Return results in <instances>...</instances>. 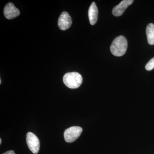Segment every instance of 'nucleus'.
Here are the masks:
<instances>
[{"label": "nucleus", "instance_id": "f257e3e1", "mask_svg": "<svg viewBox=\"0 0 154 154\" xmlns=\"http://www.w3.org/2000/svg\"><path fill=\"white\" fill-rule=\"evenodd\" d=\"M127 46L126 38L124 36H119L113 40L110 46V51L115 56H122L126 52Z\"/></svg>", "mask_w": 154, "mask_h": 154}, {"label": "nucleus", "instance_id": "f03ea898", "mask_svg": "<svg viewBox=\"0 0 154 154\" xmlns=\"http://www.w3.org/2000/svg\"><path fill=\"white\" fill-rule=\"evenodd\" d=\"M82 76L77 72L65 74L63 77V82L68 88L71 89L79 88L82 83Z\"/></svg>", "mask_w": 154, "mask_h": 154}, {"label": "nucleus", "instance_id": "7ed1b4c3", "mask_svg": "<svg viewBox=\"0 0 154 154\" xmlns=\"http://www.w3.org/2000/svg\"><path fill=\"white\" fill-rule=\"evenodd\" d=\"M82 128L79 126H72L66 130L64 137L66 141L72 143L76 140L82 132Z\"/></svg>", "mask_w": 154, "mask_h": 154}, {"label": "nucleus", "instance_id": "20e7f679", "mask_svg": "<svg viewBox=\"0 0 154 154\" xmlns=\"http://www.w3.org/2000/svg\"><path fill=\"white\" fill-rule=\"evenodd\" d=\"M26 141L28 148L33 154H37L40 149V142L36 135L29 132L26 135Z\"/></svg>", "mask_w": 154, "mask_h": 154}, {"label": "nucleus", "instance_id": "39448f33", "mask_svg": "<svg viewBox=\"0 0 154 154\" xmlns=\"http://www.w3.org/2000/svg\"><path fill=\"white\" fill-rule=\"evenodd\" d=\"M72 20L71 17L66 12L62 13L58 20V25L60 30H66L71 26Z\"/></svg>", "mask_w": 154, "mask_h": 154}, {"label": "nucleus", "instance_id": "423d86ee", "mask_svg": "<svg viewBox=\"0 0 154 154\" xmlns=\"http://www.w3.org/2000/svg\"><path fill=\"white\" fill-rule=\"evenodd\" d=\"M4 15L7 19H12L16 18L20 15V11L17 9L14 4L9 3L7 4L4 9Z\"/></svg>", "mask_w": 154, "mask_h": 154}, {"label": "nucleus", "instance_id": "0eeeda50", "mask_svg": "<svg viewBox=\"0 0 154 154\" xmlns=\"http://www.w3.org/2000/svg\"><path fill=\"white\" fill-rule=\"evenodd\" d=\"M133 0H123L115 6L112 10V14L115 17H119L124 13L127 8L133 3Z\"/></svg>", "mask_w": 154, "mask_h": 154}, {"label": "nucleus", "instance_id": "6e6552de", "mask_svg": "<svg viewBox=\"0 0 154 154\" xmlns=\"http://www.w3.org/2000/svg\"><path fill=\"white\" fill-rule=\"evenodd\" d=\"M88 17L91 25H95L97 21L98 17V10L96 3L93 2L90 6L88 11Z\"/></svg>", "mask_w": 154, "mask_h": 154}, {"label": "nucleus", "instance_id": "1a4fd4ad", "mask_svg": "<svg viewBox=\"0 0 154 154\" xmlns=\"http://www.w3.org/2000/svg\"><path fill=\"white\" fill-rule=\"evenodd\" d=\"M146 33L149 44L151 45H154V25L150 23L147 26Z\"/></svg>", "mask_w": 154, "mask_h": 154}, {"label": "nucleus", "instance_id": "9d476101", "mask_svg": "<svg viewBox=\"0 0 154 154\" xmlns=\"http://www.w3.org/2000/svg\"><path fill=\"white\" fill-rule=\"evenodd\" d=\"M145 68L148 71L152 70L154 68V57L149 61L146 65Z\"/></svg>", "mask_w": 154, "mask_h": 154}, {"label": "nucleus", "instance_id": "9b49d317", "mask_svg": "<svg viewBox=\"0 0 154 154\" xmlns=\"http://www.w3.org/2000/svg\"><path fill=\"white\" fill-rule=\"evenodd\" d=\"M16 154L15 153V152L13 150L9 151H8L6 152L5 153H4V154Z\"/></svg>", "mask_w": 154, "mask_h": 154}, {"label": "nucleus", "instance_id": "f8f14e48", "mask_svg": "<svg viewBox=\"0 0 154 154\" xmlns=\"http://www.w3.org/2000/svg\"><path fill=\"white\" fill-rule=\"evenodd\" d=\"M2 139L0 138V144L2 143Z\"/></svg>", "mask_w": 154, "mask_h": 154}, {"label": "nucleus", "instance_id": "ddd939ff", "mask_svg": "<svg viewBox=\"0 0 154 154\" xmlns=\"http://www.w3.org/2000/svg\"><path fill=\"white\" fill-rule=\"evenodd\" d=\"M2 83V80H0V84H1Z\"/></svg>", "mask_w": 154, "mask_h": 154}]
</instances>
